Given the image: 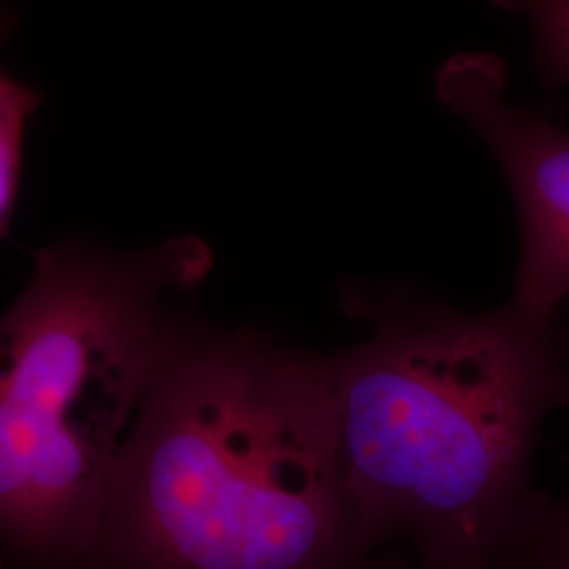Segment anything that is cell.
<instances>
[{
  "instance_id": "obj_1",
  "label": "cell",
  "mask_w": 569,
  "mask_h": 569,
  "mask_svg": "<svg viewBox=\"0 0 569 569\" xmlns=\"http://www.w3.org/2000/svg\"><path fill=\"white\" fill-rule=\"evenodd\" d=\"M366 340L327 355L346 483L373 549L407 540L422 569H500L547 509L533 483L561 409L550 326L502 302L467 312L407 283L348 281Z\"/></svg>"
},
{
  "instance_id": "obj_2",
  "label": "cell",
  "mask_w": 569,
  "mask_h": 569,
  "mask_svg": "<svg viewBox=\"0 0 569 569\" xmlns=\"http://www.w3.org/2000/svg\"><path fill=\"white\" fill-rule=\"evenodd\" d=\"M327 355L178 323L81 569H366Z\"/></svg>"
},
{
  "instance_id": "obj_3",
  "label": "cell",
  "mask_w": 569,
  "mask_h": 569,
  "mask_svg": "<svg viewBox=\"0 0 569 569\" xmlns=\"http://www.w3.org/2000/svg\"><path fill=\"white\" fill-rule=\"evenodd\" d=\"M213 264L197 237L143 253L61 239L0 319V550L81 569L119 449L176 326L169 296Z\"/></svg>"
},
{
  "instance_id": "obj_4",
  "label": "cell",
  "mask_w": 569,
  "mask_h": 569,
  "mask_svg": "<svg viewBox=\"0 0 569 569\" xmlns=\"http://www.w3.org/2000/svg\"><path fill=\"white\" fill-rule=\"evenodd\" d=\"M507 87V63L483 51L451 56L435 79L439 102L488 146L509 182L521 247L505 302L550 326L569 306V131L510 103Z\"/></svg>"
},
{
  "instance_id": "obj_5",
  "label": "cell",
  "mask_w": 569,
  "mask_h": 569,
  "mask_svg": "<svg viewBox=\"0 0 569 569\" xmlns=\"http://www.w3.org/2000/svg\"><path fill=\"white\" fill-rule=\"evenodd\" d=\"M13 23V16L0 11V44L11 34ZM41 103L42 96L37 89L16 81L0 68V241L11 239V222L23 173L26 131Z\"/></svg>"
},
{
  "instance_id": "obj_6",
  "label": "cell",
  "mask_w": 569,
  "mask_h": 569,
  "mask_svg": "<svg viewBox=\"0 0 569 569\" xmlns=\"http://www.w3.org/2000/svg\"><path fill=\"white\" fill-rule=\"evenodd\" d=\"M552 326L563 367L561 409H569V306L557 312ZM500 569H569V488L561 498L550 496L536 526Z\"/></svg>"
},
{
  "instance_id": "obj_7",
  "label": "cell",
  "mask_w": 569,
  "mask_h": 569,
  "mask_svg": "<svg viewBox=\"0 0 569 569\" xmlns=\"http://www.w3.org/2000/svg\"><path fill=\"white\" fill-rule=\"evenodd\" d=\"M493 7L519 13L531 28V51L542 74L569 84V0H489Z\"/></svg>"
},
{
  "instance_id": "obj_8",
  "label": "cell",
  "mask_w": 569,
  "mask_h": 569,
  "mask_svg": "<svg viewBox=\"0 0 569 569\" xmlns=\"http://www.w3.org/2000/svg\"><path fill=\"white\" fill-rule=\"evenodd\" d=\"M366 569H422L418 563L416 566H409L406 561H399V559H385V557H373L371 563Z\"/></svg>"
},
{
  "instance_id": "obj_9",
  "label": "cell",
  "mask_w": 569,
  "mask_h": 569,
  "mask_svg": "<svg viewBox=\"0 0 569 569\" xmlns=\"http://www.w3.org/2000/svg\"><path fill=\"white\" fill-rule=\"evenodd\" d=\"M7 568V559H4V555H2V550H0V569Z\"/></svg>"
}]
</instances>
